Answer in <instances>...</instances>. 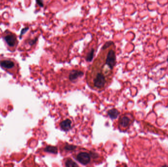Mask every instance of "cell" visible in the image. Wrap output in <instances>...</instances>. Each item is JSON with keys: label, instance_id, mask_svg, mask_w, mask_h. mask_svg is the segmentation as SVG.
Wrapping results in <instances>:
<instances>
[{"label": "cell", "instance_id": "cell-2", "mask_svg": "<svg viewBox=\"0 0 168 167\" xmlns=\"http://www.w3.org/2000/svg\"><path fill=\"white\" fill-rule=\"evenodd\" d=\"M2 37L8 49L11 52H14L18 44L16 35L8 30L3 33Z\"/></svg>", "mask_w": 168, "mask_h": 167}, {"label": "cell", "instance_id": "cell-1", "mask_svg": "<svg viewBox=\"0 0 168 167\" xmlns=\"http://www.w3.org/2000/svg\"><path fill=\"white\" fill-rule=\"evenodd\" d=\"M0 66L11 75L17 74L19 71L18 63L12 58H4L0 60Z\"/></svg>", "mask_w": 168, "mask_h": 167}, {"label": "cell", "instance_id": "cell-6", "mask_svg": "<svg viewBox=\"0 0 168 167\" xmlns=\"http://www.w3.org/2000/svg\"><path fill=\"white\" fill-rule=\"evenodd\" d=\"M71 121L69 119H67L61 123L60 126L63 130L68 131L71 128Z\"/></svg>", "mask_w": 168, "mask_h": 167}, {"label": "cell", "instance_id": "cell-14", "mask_svg": "<svg viewBox=\"0 0 168 167\" xmlns=\"http://www.w3.org/2000/svg\"><path fill=\"white\" fill-rule=\"evenodd\" d=\"M167 61L168 62V56L167 57Z\"/></svg>", "mask_w": 168, "mask_h": 167}, {"label": "cell", "instance_id": "cell-4", "mask_svg": "<svg viewBox=\"0 0 168 167\" xmlns=\"http://www.w3.org/2000/svg\"><path fill=\"white\" fill-rule=\"evenodd\" d=\"M77 160L83 165H87L90 162V155L85 152H82L79 153L77 156Z\"/></svg>", "mask_w": 168, "mask_h": 167}, {"label": "cell", "instance_id": "cell-13", "mask_svg": "<svg viewBox=\"0 0 168 167\" xmlns=\"http://www.w3.org/2000/svg\"><path fill=\"white\" fill-rule=\"evenodd\" d=\"M162 167H168V165H164V166H162Z\"/></svg>", "mask_w": 168, "mask_h": 167}, {"label": "cell", "instance_id": "cell-10", "mask_svg": "<svg viewBox=\"0 0 168 167\" xmlns=\"http://www.w3.org/2000/svg\"><path fill=\"white\" fill-rule=\"evenodd\" d=\"M65 164L66 167H79L78 164L70 158L66 161Z\"/></svg>", "mask_w": 168, "mask_h": 167}, {"label": "cell", "instance_id": "cell-3", "mask_svg": "<svg viewBox=\"0 0 168 167\" xmlns=\"http://www.w3.org/2000/svg\"><path fill=\"white\" fill-rule=\"evenodd\" d=\"M84 75V72L80 70H73L69 73L68 80L71 82H76V81L82 78Z\"/></svg>", "mask_w": 168, "mask_h": 167}, {"label": "cell", "instance_id": "cell-9", "mask_svg": "<svg viewBox=\"0 0 168 167\" xmlns=\"http://www.w3.org/2000/svg\"><path fill=\"white\" fill-rule=\"evenodd\" d=\"M94 52H95L94 49L92 48L91 49H90V50L87 54L86 57V59L88 62H90L93 59V56H94Z\"/></svg>", "mask_w": 168, "mask_h": 167}, {"label": "cell", "instance_id": "cell-5", "mask_svg": "<svg viewBox=\"0 0 168 167\" xmlns=\"http://www.w3.org/2000/svg\"><path fill=\"white\" fill-rule=\"evenodd\" d=\"M130 123V119L126 116H122L120 120H119V124L120 126L123 128L127 127Z\"/></svg>", "mask_w": 168, "mask_h": 167}, {"label": "cell", "instance_id": "cell-12", "mask_svg": "<svg viewBox=\"0 0 168 167\" xmlns=\"http://www.w3.org/2000/svg\"><path fill=\"white\" fill-rule=\"evenodd\" d=\"M36 2H37V3L38 4V5H39L40 7H42L43 6V3H42V2L41 1H36Z\"/></svg>", "mask_w": 168, "mask_h": 167}, {"label": "cell", "instance_id": "cell-11", "mask_svg": "<svg viewBox=\"0 0 168 167\" xmlns=\"http://www.w3.org/2000/svg\"><path fill=\"white\" fill-rule=\"evenodd\" d=\"M76 148V146L73 145H67L65 146V149L67 150H73Z\"/></svg>", "mask_w": 168, "mask_h": 167}, {"label": "cell", "instance_id": "cell-8", "mask_svg": "<svg viewBox=\"0 0 168 167\" xmlns=\"http://www.w3.org/2000/svg\"><path fill=\"white\" fill-rule=\"evenodd\" d=\"M44 150L46 152L53 154H57L58 153V148L56 146H47L44 149Z\"/></svg>", "mask_w": 168, "mask_h": 167}, {"label": "cell", "instance_id": "cell-7", "mask_svg": "<svg viewBox=\"0 0 168 167\" xmlns=\"http://www.w3.org/2000/svg\"><path fill=\"white\" fill-rule=\"evenodd\" d=\"M120 113L118 111V110L116 109L113 108L112 109L109 110L108 112V114L109 116V117L112 119H116L118 116H119Z\"/></svg>", "mask_w": 168, "mask_h": 167}]
</instances>
